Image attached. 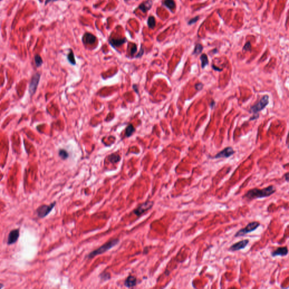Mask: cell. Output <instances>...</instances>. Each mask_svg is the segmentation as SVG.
<instances>
[{
	"mask_svg": "<svg viewBox=\"0 0 289 289\" xmlns=\"http://www.w3.org/2000/svg\"><path fill=\"white\" fill-rule=\"evenodd\" d=\"M276 191V189L273 185H269L262 189L254 188L247 191L242 198L247 201H251L256 199L267 198L271 196Z\"/></svg>",
	"mask_w": 289,
	"mask_h": 289,
	"instance_id": "cell-1",
	"label": "cell"
},
{
	"mask_svg": "<svg viewBox=\"0 0 289 289\" xmlns=\"http://www.w3.org/2000/svg\"><path fill=\"white\" fill-rule=\"evenodd\" d=\"M119 240L118 239H113L110 240L109 241L107 242L106 243H105L101 247H98L97 249L91 251V252L88 255L87 257L88 259H92L96 256L102 254L105 252L108 251L111 249H112L113 247H114L115 246L119 244Z\"/></svg>",
	"mask_w": 289,
	"mask_h": 289,
	"instance_id": "cell-2",
	"label": "cell"
},
{
	"mask_svg": "<svg viewBox=\"0 0 289 289\" xmlns=\"http://www.w3.org/2000/svg\"><path fill=\"white\" fill-rule=\"evenodd\" d=\"M260 225V223L258 221H252L249 222L246 227L239 229L235 234L234 237H241L246 236L247 234L255 231L256 229L259 228Z\"/></svg>",
	"mask_w": 289,
	"mask_h": 289,
	"instance_id": "cell-3",
	"label": "cell"
},
{
	"mask_svg": "<svg viewBox=\"0 0 289 289\" xmlns=\"http://www.w3.org/2000/svg\"><path fill=\"white\" fill-rule=\"evenodd\" d=\"M154 202L151 200H147L138 205L136 209L133 210V212L137 216L139 217L143 213L150 210L152 208Z\"/></svg>",
	"mask_w": 289,
	"mask_h": 289,
	"instance_id": "cell-4",
	"label": "cell"
},
{
	"mask_svg": "<svg viewBox=\"0 0 289 289\" xmlns=\"http://www.w3.org/2000/svg\"><path fill=\"white\" fill-rule=\"evenodd\" d=\"M269 103V96L266 95L262 97V98L255 105L252 106L250 108L251 113L254 114H258L260 111L263 110Z\"/></svg>",
	"mask_w": 289,
	"mask_h": 289,
	"instance_id": "cell-5",
	"label": "cell"
},
{
	"mask_svg": "<svg viewBox=\"0 0 289 289\" xmlns=\"http://www.w3.org/2000/svg\"><path fill=\"white\" fill-rule=\"evenodd\" d=\"M55 205H56V202H54L53 203H51L50 205H44L40 206L36 211L38 217L41 218L45 217L52 211Z\"/></svg>",
	"mask_w": 289,
	"mask_h": 289,
	"instance_id": "cell-6",
	"label": "cell"
},
{
	"mask_svg": "<svg viewBox=\"0 0 289 289\" xmlns=\"http://www.w3.org/2000/svg\"><path fill=\"white\" fill-rule=\"evenodd\" d=\"M235 152L233 149L232 147H228L222 151L218 152L216 155H215L213 157L214 159H219V158H228L231 157L234 154Z\"/></svg>",
	"mask_w": 289,
	"mask_h": 289,
	"instance_id": "cell-7",
	"label": "cell"
},
{
	"mask_svg": "<svg viewBox=\"0 0 289 289\" xmlns=\"http://www.w3.org/2000/svg\"><path fill=\"white\" fill-rule=\"evenodd\" d=\"M250 242V241L248 239H246L244 240H241L236 242L235 244H232L229 249V250L231 251H239L241 250L244 249Z\"/></svg>",
	"mask_w": 289,
	"mask_h": 289,
	"instance_id": "cell-8",
	"label": "cell"
},
{
	"mask_svg": "<svg viewBox=\"0 0 289 289\" xmlns=\"http://www.w3.org/2000/svg\"><path fill=\"white\" fill-rule=\"evenodd\" d=\"M40 75L39 74H36L32 76L29 87V91L30 95H33L36 91L40 81Z\"/></svg>",
	"mask_w": 289,
	"mask_h": 289,
	"instance_id": "cell-9",
	"label": "cell"
},
{
	"mask_svg": "<svg viewBox=\"0 0 289 289\" xmlns=\"http://www.w3.org/2000/svg\"><path fill=\"white\" fill-rule=\"evenodd\" d=\"M289 250L288 249V247L285 246V247H278L276 250L271 252V255L272 257H276V256H286L288 255Z\"/></svg>",
	"mask_w": 289,
	"mask_h": 289,
	"instance_id": "cell-10",
	"label": "cell"
},
{
	"mask_svg": "<svg viewBox=\"0 0 289 289\" xmlns=\"http://www.w3.org/2000/svg\"><path fill=\"white\" fill-rule=\"evenodd\" d=\"M19 237V229H15L11 230L8 237V244H12L15 243Z\"/></svg>",
	"mask_w": 289,
	"mask_h": 289,
	"instance_id": "cell-11",
	"label": "cell"
},
{
	"mask_svg": "<svg viewBox=\"0 0 289 289\" xmlns=\"http://www.w3.org/2000/svg\"><path fill=\"white\" fill-rule=\"evenodd\" d=\"M152 5H153L152 0H147L142 2L138 6V8L143 13H146L152 8Z\"/></svg>",
	"mask_w": 289,
	"mask_h": 289,
	"instance_id": "cell-12",
	"label": "cell"
},
{
	"mask_svg": "<svg viewBox=\"0 0 289 289\" xmlns=\"http://www.w3.org/2000/svg\"><path fill=\"white\" fill-rule=\"evenodd\" d=\"M83 38H84V40H83L84 44L90 45L94 44L97 41V38L94 35L88 32H86L84 33Z\"/></svg>",
	"mask_w": 289,
	"mask_h": 289,
	"instance_id": "cell-13",
	"label": "cell"
},
{
	"mask_svg": "<svg viewBox=\"0 0 289 289\" xmlns=\"http://www.w3.org/2000/svg\"><path fill=\"white\" fill-rule=\"evenodd\" d=\"M108 42L111 46L115 47H119L120 46H122V45L126 43L127 42V39L126 38H111L109 40Z\"/></svg>",
	"mask_w": 289,
	"mask_h": 289,
	"instance_id": "cell-14",
	"label": "cell"
},
{
	"mask_svg": "<svg viewBox=\"0 0 289 289\" xmlns=\"http://www.w3.org/2000/svg\"><path fill=\"white\" fill-rule=\"evenodd\" d=\"M137 278L133 276H129L124 281V286L127 288H130L135 286L137 285Z\"/></svg>",
	"mask_w": 289,
	"mask_h": 289,
	"instance_id": "cell-15",
	"label": "cell"
},
{
	"mask_svg": "<svg viewBox=\"0 0 289 289\" xmlns=\"http://www.w3.org/2000/svg\"><path fill=\"white\" fill-rule=\"evenodd\" d=\"M163 5L169 8L171 11H172L176 8V4L174 0H164L163 1Z\"/></svg>",
	"mask_w": 289,
	"mask_h": 289,
	"instance_id": "cell-16",
	"label": "cell"
},
{
	"mask_svg": "<svg viewBox=\"0 0 289 289\" xmlns=\"http://www.w3.org/2000/svg\"><path fill=\"white\" fill-rule=\"evenodd\" d=\"M136 130L132 124H130L127 126L125 131V136L126 137H130L132 136L135 132Z\"/></svg>",
	"mask_w": 289,
	"mask_h": 289,
	"instance_id": "cell-17",
	"label": "cell"
},
{
	"mask_svg": "<svg viewBox=\"0 0 289 289\" xmlns=\"http://www.w3.org/2000/svg\"><path fill=\"white\" fill-rule=\"evenodd\" d=\"M120 159H121V158H120V155H119L115 153L111 154V155H110L108 157V160H109L110 162H111L112 163H116L120 162Z\"/></svg>",
	"mask_w": 289,
	"mask_h": 289,
	"instance_id": "cell-18",
	"label": "cell"
},
{
	"mask_svg": "<svg viewBox=\"0 0 289 289\" xmlns=\"http://www.w3.org/2000/svg\"><path fill=\"white\" fill-rule=\"evenodd\" d=\"M147 24L149 28L154 29L156 25V21L155 17L153 16H150L147 19Z\"/></svg>",
	"mask_w": 289,
	"mask_h": 289,
	"instance_id": "cell-19",
	"label": "cell"
},
{
	"mask_svg": "<svg viewBox=\"0 0 289 289\" xmlns=\"http://www.w3.org/2000/svg\"><path fill=\"white\" fill-rule=\"evenodd\" d=\"M67 59H68L69 62L71 64H72V65H75L76 64V61H75V55H74V54L73 51L71 49H70L69 52V53L67 55Z\"/></svg>",
	"mask_w": 289,
	"mask_h": 289,
	"instance_id": "cell-20",
	"label": "cell"
},
{
	"mask_svg": "<svg viewBox=\"0 0 289 289\" xmlns=\"http://www.w3.org/2000/svg\"><path fill=\"white\" fill-rule=\"evenodd\" d=\"M200 59L202 63V69H204L205 66L208 64V59L207 55L205 54H203L201 55L200 57Z\"/></svg>",
	"mask_w": 289,
	"mask_h": 289,
	"instance_id": "cell-21",
	"label": "cell"
},
{
	"mask_svg": "<svg viewBox=\"0 0 289 289\" xmlns=\"http://www.w3.org/2000/svg\"><path fill=\"white\" fill-rule=\"evenodd\" d=\"M59 155L62 159H67L69 157V154L68 152L64 149H61L59 151Z\"/></svg>",
	"mask_w": 289,
	"mask_h": 289,
	"instance_id": "cell-22",
	"label": "cell"
},
{
	"mask_svg": "<svg viewBox=\"0 0 289 289\" xmlns=\"http://www.w3.org/2000/svg\"><path fill=\"white\" fill-rule=\"evenodd\" d=\"M203 49V46L200 44H197L195 46V48L194 49L193 54H195V55H198L200 53L202 52Z\"/></svg>",
	"mask_w": 289,
	"mask_h": 289,
	"instance_id": "cell-23",
	"label": "cell"
},
{
	"mask_svg": "<svg viewBox=\"0 0 289 289\" xmlns=\"http://www.w3.org/2000/svg\"><path fill=\"white\" fill-rule=\"evenodd\" d=\"M35 63H36V66L38 67H40L42 64V63H43V61H42V58L40 57V55L38 54H36L35 56Z\"/></svg>",
	"mask_w": 289,
	"mask_h": 289,
	"instance_id": "cell-24",
	"label": "cell"
},
{
	"mask_svg": "<svg viewBox=\"0 0 289 289\" xmlns=\"http://www.w3.org/2000/svg\"><path fill=\"white\" fill-rule=\"evenodd\" d=\"M99 278H101V280H103V281H107V280H108L110 279L111 278V275L108 273V272H103L102 273L99 274Z\"/></svg>",
	"mask_w": 289,
	"mask_h": 289,
	"instance_id": "cell-25",
	"label": "cell"
},
{
	"mask_svg": "<svg viewBox=\"0 0 289 289\" xmlns=\"http://www.w3.org/2000/svg\"><path fill=\"white\" fill-rule=\"evenodd\" d=\"M251 49V44L250 42H246L243 47V50L244 52H247V51H250Z\"/></svg>",
	"mask_w": 289,
	"mask_h": 289,
	"instance_id": "cell-26",
	"label": "cell"
},
{
	"mask_svg": "<svg viewBox=\"0 0 289 289\" xmlns=\"http://www.w3.org/2000/svg\"><path fill=\"white\" fill-rule=\"evenodd\" d=\"M137 45L135 44H133V45H132V47H131V49H130V55L133 56L137 52Z\"/></svg>",
	"mask_w": 289,
	"mask_h": 289,
	"instance_id": "cell-27",
	"label": "cell"
},
{
	"mask_svg": "<svg viewBox=\"0 0 289 289\" xmlns=\"http://www.w3.org/2000/svg\"><path fill=\"white\" fill-rule=\"evenodd\" d=\"M144 53V49L143 46H142V45H141L140 50V51H139L138 54L136 56V58H141L143 55Z\"/></svg>",
	"mask_w": 289,
	"mask_h": 289,
	"instance_id": "cell-28",
	"label": "cell"
},
{
	"mask_svg": "<svg viewBox=\"0 0 289 289\" xmlns=\"http://www.w3.org/2000/svg\"><path fill=\"white\" fill-rule=\"evenodd\" d=\"M198 19H199V16H195V17L191 19L190 21L188 22V24L189 25H191V24H193L194 23H196L198 21Z\"/></svg>",
	"mask_w": 289,
	"mask_h": 289,
	"instance_id": "cell-29",
	"label": "cell"
},
{
	"mask_svg": "<svg viewBox=\"0 0 289 289\" xmlns=\"http://www.w3.org/2000/svg\"><path fill=\"white\" fill-rule=\"evenodd\" d=\"M203 86V84H202V83H199V84H196L195 86V89H196L199 91V90H201L202 89Z\"/></svg>",
	"mask_w": 289,
	"mask_h": 289,
	"instance_id": "cell-30",
	"label": "cell"
},
{
	"mask_svg": "<svg viewBox=\"0 0 289 289\" xmlns=\"http://www.w3.org/2000/svg\"><path fill=\"white\" fill-rule=\"evenodd\" d=\"M284 176H285V178L286 182H289V172H287L286 174H285Z\"/></svg>",
	"mask_w": 289,
	"mask_h": 289,
	"instance_id": "cell-31",
	"label": "cell"
},
{
	"mask_svg": "<svg viewBox=\"0 0 289 289\" xmlns=\"http://www.w3.org/2000/svg\"><path fill=\"white\" fill-rule=\"evenodd\" d=\"M133 89L135 90V91H136V92L137 93H138V92H139V91H137V85H136V84H135V85H133Z\"/></svg>",
	"mask_w": 289,
	"mask_h": 289,
	"instance_id": "cell-32",
	"label": "cell"
},
{
	"mask_svg": "<svg viewBox=\"0 0 289 289\" xmlns=\"http://www.w3.org/2000/svg\"><path fill=\"white\" fill-rule=\"evenodd\" d=\"M212 67V68H213L215 70H216V71H222V69H219L218 67H215L214 65H213Z\"/></svg>",
	"mask_w": 289,
	"mask_h": 289,
	"instance_id": "cell-33",
	"label": "cell"
},
{
	"mask_svg": "<svg viewBox=\"0 0 289 289\" xmlns=\"http://www.w3.org/2000/svg\"><path fill=\"white\" fill-rule=\"evenodd\" d=\"M58 1V0H46L45 4V5H46L47 4H48L49 2H50L51 1Z\"/></svg>",
	"mask_w": 289,
	"mask_h": 289,
	"instance_id": "cell-34",
	"label": "cell"
},
{
	"mask_svg": "<svg viewBox=\"0 0 289 289\" xmlns=\"http://www.w3.org/2000/svg\"><path fill=\"white\" fill-rule=\"evenodd\" d=\"M3 287H4V285H3L2 284H0V289H1V288H2Z\"/></svg>",
	"mask_w": 289,
	"mask_h": 289,
	"instance_id": "cell-35",
	"label": "cell"
}]
</instances>
